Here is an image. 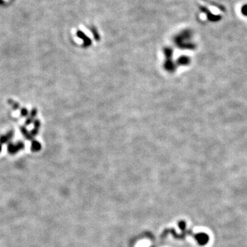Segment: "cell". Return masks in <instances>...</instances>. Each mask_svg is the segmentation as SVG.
<instances>
[{
  "label": "cell",
  "instance_id": "cell-8",
  "mask_svg": "<svg viewBox=\"0 0 247 247\" xmlns=\"http://www.w3.org/2000/svg\"><path fill=\"white\" fill-rule=\"evenodd\" d=\"M8 103L12 106V108H13V109H15V110H17V109H19V103H17V102H15V101H12V100H8Z\"/></svg>",
  "mask_w": 247,
  "mask_h": 247
},
{
  "label": "cell",
  "instance_id": "cell-1",
  "mask_svg": "<svg viewBox=\"0 0 247 247\" xmlns=\"http://www.w3.org/2000/svg\"><path fill=\"white\" fill-rule=\"evenodd\" d=\"M24 148V143L23 141H18L17 143H9L7 145V152L10 154H15Z\"/></svg>",
  "mask_w": 247,
  "mask_h": 247
},
{
  "label": "cell",
  "instance_id": "cell-4",
  "mask_svg": "<svg viewBox=\"0 0 247 247\" xmlns=\"http://www.w3.org/2000/svg\"><path fill=\"white\" fill-rule=\"evenodd\" d=\"M35 115H36V109H33L32 111H31V113L30 116L27 117V120H26V122H25V125H30L31 123L32 122V120L34 119V118H35Z\"/></svg>",
  "mask_w": 247,
  "mask_h": 247
},
{
  "label": "cell",
  "instance_id": "cell-5",
  "mask_svg": "<svg viewBox=\"0 0 247 247\" xmlns=\"http://www.w3.org/2000/svg\"><path fill=\"white\" fill-rule=\"evenodd\" d=\"M20 132L22 133L23 136L27 140H31L32 139V136L31 134L27 132V130L25 128V127H20Z\"/></svg>",
  "mask_w": 247,
  "mask_h": 247
},
{
  "label": "cell",
  "instance_id": "cell-3",
  "mask_svg": "<svg viewBox=\"0 0 247 247\" xmlns=\"http://www.w3.org/2000/svg\"><path fill=\"white\" fill-rule=\"evenodd\" d=\"M14 132L13 131H10L7 133H6L5 135H2L0 136V144H6L7 143L12 137H13Z\"/></svg>",
  "mask_w": 247,
  "mask_h": 247
},
{
  "label": "cell",
  "instance_id": "cell-7",
  "mask_svg": "<svg viewBox=\"0 0 247 247\" xmlns=\"http://www.w3.org/2000/svg\"><path fill=\"white\" fill-rule=\"evenodd\" d=\"M39 120H35V124H34V126H35V128H33L32 131H31V136H35L36 134H37V133H38V129L39 128Z\"/></svg>",
  "mask_w": 247,
  "mask_h": 247
},
{
  "label": "cell",
  "instance_id": "cell-2",
  "mask_svg": "<svg viewBox=\"0 0 247 247\" xmlns=\"http://www.w3.org/2000/svg\"><path fill=\"white\" fill-rule=\"evenodd\" d=\"M238 14L247 20V0L242 2L238 7Z\"/></svg>",
  "mask_w": 247,
  "mask_h": 247
},
{
  "label": "cell",
  "instance_id": "cell-9",
  "mask_svg": "<svg viewBox=\"0 0 247 247\" xmlns=\"http://www.w3.org/2000/svg\"><path fill=\"white\" fill-rule=\"evenodd\" d=\"M20 115L22 117H27L28 116V110L24 109V108H23V109H20Z\"/></svg>",
  "mask_w": 247,
  "mask_h": 247
},
{
  "label": "cell",
  "instance_id": "cell-10",
  "mask_svg": "<svg viewBox=\"0 0 247 247\" xmlns=\"http://www.w3.org/2000/svg\"><path fill=\"white\" fill-rule=\"evenodd\" d=\"M1 151H2V144H0V152H1Z\"/></svg>",
  "mask_w": 247,
  "mask_h": 247
},
{
  "label": "cell",
  "instance_id": "cell-6",
  "mask_svg": "<svg viewBox=\"0 0 247 247\" xmlns=\"http://www.w3.org/2000/svg\"><path fill=\"white\" fill-rule=\"evenodd\" d=\"M31 150H32L33 152H37V151H39V150L41 149V145L39 142L34 141H32V143H31Z\"/></svg>",
  "mask_w": 247,
  "mask_h": 247
}]
</instances>
